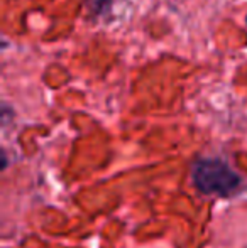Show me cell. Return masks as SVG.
<instances>
[{
	"label": "cell",
	"instance_id": "obj_1",
	"mask_svg": "<svg viewBox=\"0 0 247 248\" xmlns=\"http://www.w3.org/2000/svg\"><path fill=\"white\" fill-rule=\"evenodd\" d=\"M191 179L203 194L227 198L242 186V177L220 159H200L191 167Z\"/></svg>",
	"mask_w": 247,
	"mask_h": 248
}]
</instances>
